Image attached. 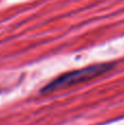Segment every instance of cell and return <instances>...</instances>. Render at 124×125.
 <instances>
[{"label": "cell", "instance_id": "6da1fadb", "mask_svg": "<svg viewBox=\"0 0 124 125\" xmlns=\"http://www.w3.org/2000/svg\"><path fill=\"white\" fill-rule=\"evenodd\" d=\"M114 67H115L114 62H103V64L92 65V66H88L85 68L63 73L62 76L48 82L45 87H43L41 89V93L55 92L59 89H65L68 87L75 86V84L89 81V80H92L93 78L99 77L103 73H109Z\"/></svg>", "mask_w": 124, "mask_h": 125}]
</instances>
